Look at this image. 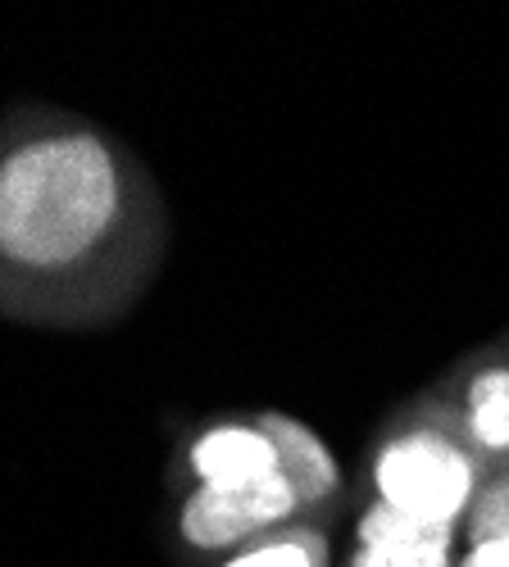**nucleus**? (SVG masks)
I'll list each match as a JSON object with an SVG mask.
<instances>
[{
    "label": "nucleus",
    "mask_w": 509,
    "mask_h": 567,
    "mask_svg": "<svg viewBox=\"0 0 509 567\" xmlns=\"http://www.w3.org/2000/svg\"><path fill=\"white\" fill-rule=\"evenodd\" d=\"M478 482V454L441 422H409L374 454V499L432 527L465 523L482 491Z\"/></svg>",
    "instance_id": "2"
},
{
    "label": "nucleus",
    "mask_w": 509,
    "mask_h": 567,
    "mask_svg": "<svg viewBox=\"0 0 509 567\" xmlns=\"http://www.w3.org/2000/svg\"><path fill=\"white\" fill-rule=\"evenodd\" d=\"M160 236L146 168L60 110L0 118V313L101 322L136 291Z\"/></svg>",
    "instance_id": "1"
},
{
    "label": "nucleus",
    "mask_w": 509,
    "mask_h": 567,
    "mask_svg": "<svg viewBox=\"0 0 509 567\" xmlns=\"http://www.w3.org/2000/svg\"><path fill=\"white\" fill-rule=\"evenodd\" d=\"M478 540H509V482L478 491L469 508V545Z\"/></svg>",
    "instance_id": "9"
},
{
    "label": "nucleus",
    "mask_w": 509,
    "mask_h": 567,
    "mask_svg": "<svg viewBox=\"0 0 509 567\" xmlns=\"http://www.w3.org/2000/svg\"><path fill=\"white\" fill-rule=\"evenodd\" d=\"M218 567H328V540L314 527H277L246 549L227 554Z\"/></svg>",
    "instance_id": "8"
},
{
    "label": "nucleus",
    "mask_w": 509,
    "mask_h": 567,
    "mask_svg": "<svg viewBox=\"0 0 509 567\" xmlns=\"http://www.w3.org/2000/svg\"><path fill=\"white\" fill-rule=\"evenodd\" d=\"M259 427L268 432V441L277 450V477L292 486L301 513L328 504L342 491V463L309 422H301L292 413H259Z\"/></svg>",
    "instance_id": "6"
},
{
    "label": "nucleus",
    "mask_w": 509,
    "mask_h": 567,
    "mask_svg": "<svg viewBox=\"0 0 509 567\" xmlns=\"http://www.w3.org/2000/svg\"><path fill=\"white\" fill-rule=\"evenodd\" d=\"M350 567H455V527L419 523L374 499L355 523Z\"/></svg>",
    "instance_id": "5"
},
{
    "label": "nucleus",
    "mask_w": 509,
    "mask_h": 567,
    "mask_svg": "<svg viewBox=\"0 0 509 567\" xmlns=\"http://www.w3.org/2000/svg\"><path fill=\"white\" fill-rule=\"evenodd\" d=\"M459 436L482 458H509V363H482L459 395Z\"/></svg>",
    "instance_id": "7"
},
{
    "label": "nucleus",
    "mask_w": 509,
    "mask_h": 567,
    "mask_svg": "<svg viewBox=\"0 0 509 567\" xmlns=\"http://www.w3.org/2000/svg\"><path fill=\"white\" fill-rule=\"evenodd\" d=\"M296 513H301V504L283 477L255 482V486H233V491L196 486L177 508V536L196 554H237L251 540L292 523Z\"/></svg>",
    "instance_id": "3"
},
{
    "label": "nucleus",
    "mask_w": 509,
    "mask_h": 567,
    "mask_svg": "<svg viewBox=\"0 0 509 567\" xmlns=\"http://www.w3.org/2000/svg\"><path fill=\"white\" fill-rule=\"evenodd\" d=\"M459 567H509V540H478L469 545Z\"/></svg>",
    "instance_id": "10"
},
{
    "label": "nucleus",
    "mask_w": 509,
    "mask_h": 567,
    "mask_svg": "<svg viewBox=\"0 0 509 567\" xmlns=\"http://www.w3.org/2000/svg\"><path fill=\"white\" fill-rule=\"evenodd\" d=\"M187 472L196 486L233 491V486H255L277 477V450L259 417H227L201 427L187 445Z\"/></svg>",
    "instance_id": "4"
}]
</instances>
